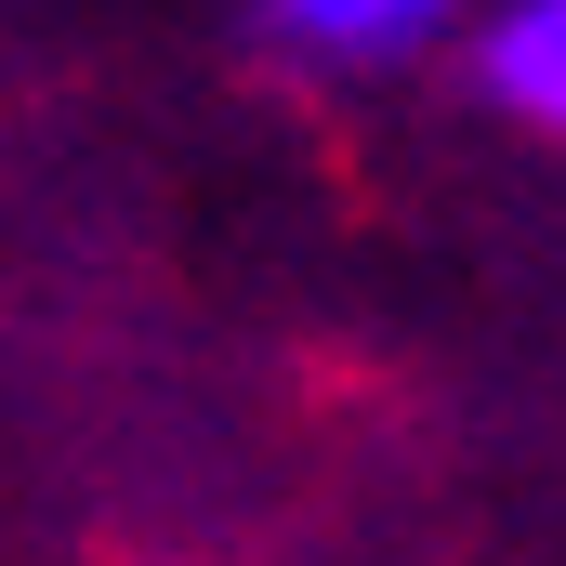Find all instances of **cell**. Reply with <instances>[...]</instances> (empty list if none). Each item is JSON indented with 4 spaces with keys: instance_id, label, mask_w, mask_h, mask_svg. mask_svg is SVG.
Segmentation results:
<instances>
[{
    "instance_id": "cell-1",
    "label": "cell",
    "mask_w": 566,
    "mask_h": 566,
    "mask_svg": "<svg viewBox=\"0 0 566 566\" xmlns=\"http://www.w3.org/2000/svg\"><path fill=\"white\" fill-rule=\"evenodd\" d=\"M251 40L303 80H396L448 40H474L461 0H251Z\"/></svg>"
},
{
    "instance_id": "cell-2",
    "label": "cell",
    "mask_w": 566,
    "mask_h": 566,
    "mask_svg": "<svg viewBox=\"0 0 566 566\" xmlns=\"http://www.w3.org/2000/svg\"><path fill=\"white\" fill-rule=\"evenodd\" d=\"M461 80L488 119L566 145V0H488L474 40H461Z\"/></svg>"
}]
</instances>
